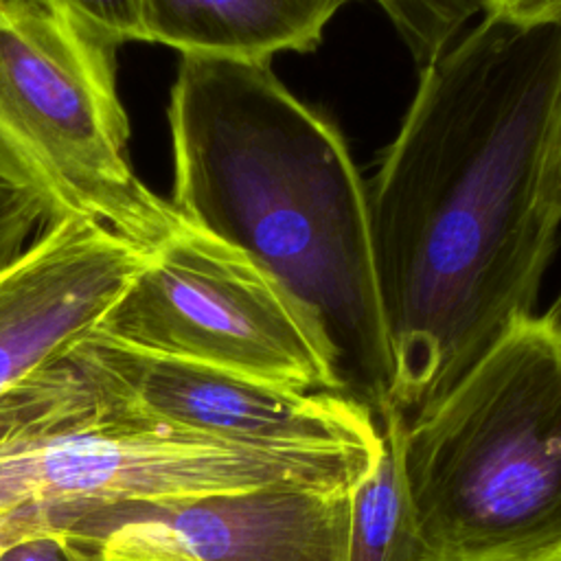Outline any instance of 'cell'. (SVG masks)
Here are the masks:
<instances>
[{
    "mask_svg": "<svg viewBox=\"0 0 561 561\" xmlns=\"http://www.w3.org/2000/svg\"><path fill=\"white\" fill-rule=\"evenodd\" d=\"M561 90V9L484 15L421 68L366 188L390 405L440 399L533 305L559 219L541 173Z\"/></svg>",
    "mask_w": 561,
    "mask_h": 561,
    "instance_id": "6da1fadb",
    "label": "cell"
},
{
    "mask_svg": "<svg viewBox=\"0 0 561 561\" xmlns=\"http://www.w3.org/2000/svg\"><path fill=\"white\" fill-rule=\"evenodd\" d=\"M175 210L278 287L335 388L379 416L392 359L366 186L340 129L270 61L180 55L167 107Z\"/></svg>",
    "mask_w": 561,
    "mask_h": 561,
    "instance_id": "7a4b0ae2",
    "label": "cell"
},
{
    "mask_svg": "<svg viewBox=\"0 0 561 561\" xmlns=\"http://www.w3.org/2000/svg\"><path fill=\"white\" fill-rule=\"evenodd\" d=\"M88 335L0 397V513L77 517L263 486L351 489L379 454H278L173 425L112 379Z\"/></svg>",
    "mask_w": 561,
    "mask_h": 561,
    "instance_id": "3957f363",
    "label": "cell"
},
{
    "mask_svg": "<svg viewBox=\"0 0 561 561\" xmlns=\"http://www.w3.org/2000/svg\"><path fill=\"white\" fill-rule=\"evenodd\" d=\"M401 465L436 561L561 552V337L543 316L515 322L405 419Z\"/></svg>",
    "mask_w": 561,
    "mask_h": 561,
    "instance_id": "277c9868",
    "label": "cell"
},
{
    "mask_svg": "<svg viewBox=\"0 0 561 561\" xmlns=\"http://www.w3.org/2000/svg\"><path fill=\"white\" fill-rule=\"evenodd\" d=\"M116 48L44 0H0V184L46 224L81 219L151 248L184 217L136 173Z\"/></svg>",
    "mask_w": 561,
    "mask_h": 561,
    "instance_id": "5b68a950",
    "label": "cell"
},
{
    "mask_svg": "<svg viewBox=\"0 0 561 561\" xmlns=\"http://www.w3.org/2000/svg\"><path fill=\"white\" fill-rule=\"evenodd\" d=\"M92 333L285 388L337 392L278 287L241 250L186 219L147 248Z\"/></svg>",
    "mask_w": 561,
    "mask_h": 561,
    "instance_id": "8992f818",
    "label": "cell"
},
{
    "mask_svg": "<svg viewBox=\"0 0 561 561\" xmlns=\"http://www.w3.org/2000/svg\"><path fill=\"white\" fill-rule=\"evenodd\" d=\"M351 489L116 504L77 515L70 530L99 561H344Z\"/></svg>",
    "mask_w": 561,
    "mask_h": 561,
    "instance_id": "52a82bcc",
    "label": "cell"
},
{
    "mask_svg": "<svg viewBox=\"0 0 561 561\" xmlns=\"http://www.w3.org/2000/svg\"><path fill=\"white\" fill-rule=\"evenodd\" d=\"M112 379L149 414L228 443L278 454L379 451V419L329 390H296L230 370L151 355L88 335Z\"/></svg>",
    "mask_w": 561,
    "mask_h": 561,
    "instance_id": "ba28073f",
    "label": "cell"
},
{
    "mask_svg": "<svg viewBox=\"0 0 561 561\" xmlns=\"http://www.w3.org/2000/svg\"><path fill=\"white\" fill-rule=\"evenodd\" d=\"M145 252L92 221L46 224L0 270V397L92 333Z\"/></svg>",
    "mask_w": 561,
    "mask_h": 561,
    "instance_id": "9c48e42d",
    "label": "cell"
},
{
    "mask_svg": "<svg viewBox=\"0 0 561 561\" xmlns=\"http://www.w3.org/2000/svg\"><path fill=\"white\" fill-rule=\"evenodd\" d=\"M353 0H142L147 42L180 55L270 61L309 53Z\"/></svg>",
    "mask_w": 561,
    "mask_h": 561,
    "instance_id": "30bf717a",
    "label": "cell"
},
{
    "mask_svg": "<svg viewBox=\"0 0 561 561\" xmlns=\"http://www.w3.org/2000/svg\"><path fill=\"white\" fill-rule=\"evenodd\" d=\"M383 443L348 497L344 561H436L421 533L401 465L405 416L386 408L379 416Z\"/></svg>",
    "mask_w": 561,
    "mask_h": 561,
    "instance_id": "8fae6325",
    "label": "cell"
},
{
    "mask_svg": "<svg viewBox=\"0 0 561 561\" xmlns=\"http://www.w3.org/2000/svg\"><path fill=\"white\" fill-rule=\"evenodd\" d=\"M81 28L118 48L127 42H147L142 0H44Z\"/></svg>",
    "mask_w": 561,
    "mask_h": 561,
    "instance_id": "7c38bea8",
    "label": "cell"
},
{
    "mask_svg": "<svg viewBox=\"0 0 561 561\" xmlns=\"http://www.w3.org/2000/svg\"><path fill=\"white\" fill-rule=\"evenodd\" d=\"M394 20L412 48L427 44L447 22L451 0H375Z\"/></svg>",
    "mask_w": 561,
    "mask_h": 561,
    "instance_id": "4fadbf2b",
    "label": "cell"
},
{
    "mask_svg": "<svg viewBox=\"0 0 561 561\" xmlns=\"http://www.w3.org/2000/svg\"><path fill=\"white\" fill-rule=\"evenodd\" d=\"M0 561H99L70 528L50 530L11 546Z\"/></svg>",
    "mask_w": 561,
    "mask_h": 561,
    "instance_id": "5bb4252c",
    "label": "cell"
},
{
    "mask_svg": "<svg viewBox=\"0 0 561 561\" xmlns=\"http://www.w3.org/2000/svg\"><path fill=\"white\" fill-rule=\"evenodd\" d=\"M68 528L66 519L57 513L22 508V511H2L0 513V557L15 543L50 533Z\"/></svg>",
    "mask_w": 561,
    "mask_h": 561,
    "instance_id": "9a60e30c",
    "label": "cell"
},
{
    "mask_svg": "<svg viewBox=\"0 0 561 561\" xmlns=\"http://www.w3.org/2000/svg\"><path fill=\"white\" fill-rule=\"evenodd\" d=\"M541 199H543V206L561 221V90L557 96L548 147H546V160H543V173H541Z\"/></svg>",
    "mask_w": 561,
    "mask_h": 561,
    "instance_id": "2e32d148",
    "label": "cell"
},
{
    "mask_svg": "<svg viewBox=\"0 0 561 561\" xmlns=\"http://www.w3.org/2000/svg\"><path fill=\"white\" fill-rule=\"evenodd\" d=\"M480 4L486 15L508 20H537L561 9V0H480Z\"/></svg>",
    "mask_w": 561,
    "mask_h": 561,
    "instance_id": "e0dca14e",
    "label": "cell"
},
{
    "mask_svg": "<svg viewBox=\"0 0 561 561\" xmlns=\"http://www.w3.org/2000/svg\"><path fill=\"white\" fill-rule=\"evenodd\" d=\"M543 316V320L552 327V331L561 337V294H559V298L552 302V307L546 311V313H541Z\"/></svg>",
    "mask_w": 561,
    "mask_h": 561,
    "instance_id": "ac0fdd59",
    "label": "cell"
},
{
    "mask_svg": "<svg viewBox=\"0 0 561 561\" xmlns=\"http://www.w3.org/2000/svg\"><path fill=\"white\" fill-rule=\"evenodd\" d=\"M537 561H561V552H559V554H552V557H543V559H537Z\"/></svg>",
    "mask_w": 561,
    "mask_h": 561,
    "instance_id": "d6986e66",
    "label": "cell"
}]
</instances>
